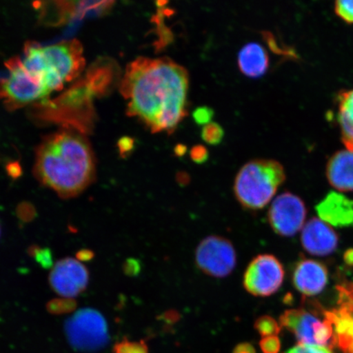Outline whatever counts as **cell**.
Wrapping results in <instances>:
<instances>
[{"label": "cell", "mask_w": 353, "mask_h": 353, "mask_svg": "<svg viewBox=\"0 0 353 353\" xmlns=\"http://www.w3.org/2000/svg\"><path fill=\"white\" fill-rule=\"evenodd\" d=\"M196 262L199 268L210 276L230 275L236 264V254L230 241L218 236L206 237L198 245Z\"/></svg>", "instance_id": "cell-9"}, {"label": "cell", "mask_w": 353, "mask_h": 353, "mask_svg": "<svg viewBox=\"0 0 353 353\" xmlns=\"http://www.w3.org/2000/svg\"><path fill=\"white\" fill-rule=\"evenodd\" d=\"M113 352L114 353H149L148 344L144 341H130L126 338L114 344Z\"/></svg>", "instance_id": "cell-22"}, {"label": "cell", "mask_w": 353, "mask_h": 353, "mask_svg": "<svg viewBox=\"0 0 353 353\" xmlns=\"http://www.w3.org/2000/svg\"><path fill=\"white\" fill-rule=\"evenodd\" d=\"M214 110L209 107H200L194 110L192 117L198 125L205 126L211 123L214 118Z\"/></svg>", "instance_id": "cell-26"}, {"label": "cell", "mask_w": 353, "mask_h": 353, "mask_svg": "<svg viewBox=\"0 0 353 353\" xmlns=\"http://www.w3.org/2000/svg\"><path fill=\"white\" fill-rule=\"evenodd\" d=\"M321 220L331 226H353V201L343 194L331 192L316 206Z\"/></svg>", "instance_id": "cell-15"}, {"label": "cell", "mask_w": 353, "mask_h": 353, "mask_svg": "<svg viewBox=\"0 0 353 353\" xmlns=\"http://www.w3.org/2000/svg\"><path fill=\"white\" fill-rule=\"evenodd\" d=\"M94 251L90 250H81L77 252V259H78L79 262H88L91 261V260L94 258Z\"/></svg>", "instance_id": "cell-32"}, {"label": "cell", "mask_w": 353, "mask_h": 353, "mask_svg": "<svg viewBox=\"0 0 353 353\" xmlns=\"http://www.w3.org/2000/svg\"><path fill=\"white\" fill-rule=\"evenodd\" d=\"M259 347L263 353H279L281 350V341L277 336L263 338L259 342Z\"/></svg>", "instance_id": "cell-27"}, {"label": "cell", "mask_w": 353, "mask_h": 353, "mask_svg": "<svg viewBox=\"0 0 353 353\" xmlns=\"http://www.w3.org/2000/svg\"><path fill=\"white\" fill-rule=\"evenodd\" d=\"M334 12L339 19L347 24H353V1L341 0L335 2Z\"/></svg>", "instance_id": "cell-24"}, {"label": "cell", "mask_w": 353, "mask_h": 353, "mask_svg": "<svg viewBox=\"0 0 353 353\" xmlns=\"http://www.w3.org/2000/svg\"><path fill=\"white\" fill-rule=\"evenodd\" d=\"M77 307V300L70 298L54 299L46 304L47 311L52 315L69 314L76 311Z\"/></svg>", "instance_id": "cell-19"}, {"label": "cell", "mask_w": 353, "mask_h": 353, "mask_svg": "<svg viewBox=\"0 0 353 353\" xmlns=\"http://www.w3.org/2000/svg\"><path fill=\"white\" fill-rule=\"evenodd\" d=\"M254 328L263 338L277 336L281 330L279 322L267 315L260 316L255 321Z\"/></svg>", "instance_id": "cell-20"}, {"label": "cell", "mask_w": 353, "mask_h": 353, "mask_svg": "<svg viewBox=\"0 0 353 353\" xmlns=\"http://www.w3.org/2000/svg\"><path fill=\"white\" fill-rule=\"evenodd\" d=\"M8 77L0 79V99L12 109L46 99L51 91L38 77L26 69L21 59L7 61Z\"/></svg>", "instance_id": "cell-6"}, {"label": "cell", "mask_w": 353, "mask_h": 353, "mask_svg": "<svg viewBox=\"0 0 353 353\" xmlns=\"http://www.w3.org/2000/svg\"><path fill=\"white\" fill-rule=\"evenodd\" d=\"M140 271L139 263L136 260L130 259L125 265V272L126 274L134 276L138 274Z\"/></svg>", "instance_id": "cell-30"}, {"label": "cell", "mask_w": 353, "mask_h": 353, "mask_svg": "<svg viewBox=\"0 0 353 353\" xmlns=\"http://www.w3.org/2000/svg\"><path fill=\"white\" fill-rule=\"evenodd\" d=\"M337 103L342 142L348 151L353 152V88L339 92Z\"/></svg>", "instance_id": "cell-18"}, {"label": "cell", "mask_w": 353, "mask_h": 353, "mask_svg": "<svg viewBox=\"0 0 353 353\" xmlns=\"http://www.w3.org/2000/svg\"><path fill=\"white\" fill-rule=\"evenodd\" d=\"M201 135L205 143L217 145L223 142L224 130L219 123L211 122L203 127Z\"/></svg>", "instance_id": "cell-21"}, {"label": "cell", "mask_w": 353, "mask_h": 353, "mask_svg": "<svg viewBox=\"0 0 353 353\" xmlns=\"http://www.w3.org/2000/svg\"><path fill=\"white\" fill-rule=\"evenodd\" d=\"M188 148L186 145L183 144H178L175 145L174 148V154L178 157H182L185 154L187 153Z\"/></svg>", "instance_id": "cell-33"}, {"label": "cell", "mask_w": 353, "mask_h": 353, "mask_svg": "<svg viewBox=\"0 0 353 353\" xmlns=\"http://www.w3.org/2000/svg\"><path fill=\"white\" fill-rule=\"evenodd\" d=\"M232 353H256V350L252 344L249 343H242L238 344Z\"/></svg>", "instance_id": "cell-31"}, {"label": "cell", "mask_w": 353, "mask_h": 353, "mask_svg": "<svg viewBox=\"0 0 353 353\" xmlns=\"http://www.w3.org/2000/svg\"><path fill=\"white\" fill-rule=\"evenodd\" d=\"M283 165L274 160L256 159L241 168L236 176L234 192L245 209L264 208L285 182Z\"/></svg>", "instance_id": "cell-4"}, {"label": "cell", "mask_w": 353, "mask_h": 353, "mask_svg": "<svg viewBox=\"0 0 353 353\" xmlns=\"http://www.w3.org/2000/svg\"><path fill=\"white\" fill-rule=\"evenodd\" d=\"M301 242L307 253L326 256L337 249L339 238L336 232L323 221L313 218L303 228Z\"/></svg>", "instance_id": "cell-13"}, {"label": "cell", "mask_w": 353, "mask_h": 353, "mask_svg": "<svg viewBox=\"0 0 353 353\" xmlns=\"http://www.w3.org/2000/svg\"><path fill=\"white\" fill-rule=\"evenodd\" d=\"M28 252L42 268L52 267V255L50 250L34 245L29 247Z\"/></svg>", "instance_id": "cell-23"}, {"label": "cell", "mask_w": 353, "mask_h": 353, "mask_svg": "<svg viewBox=\"0 0 353 353\" xmlns=\"http://www.w3.org/2000/svg\"><path fill=\"white\" fill-rule=\"evenodd\" d=\"M284 277V268L275 256L260 254L247 268L243 285L254 296L268 297L281 288Z\"/></svg>", "instance_id": "cell-8"}, {"label": "cell", "mask_w": 353, "mask_h": 353, "mask_svg": "<svg viewBox=\"0 0 353 353\" xmlns=\"http://www.w3.org/2000/svg\"><path fill=\"white\" fill-rule=\"evenodd\" d=\"M16 213L17 218L23 223L32 222L37 215V209H35L34 205L30 202L20 203L17 207Z\"/></svg>", "instance_id": "cell-25"}, {"label": "cell", "mask_w": 353, "mask_h": 353, "mask_svg": "<svg viewBox=\"0 0 353 353\" xmlns=\"http://www.w3.org/2000/svg\"><path fill=\"white\" fill-rule=\"evenodd\" d=\"M328 283V272L324 264L312 259H301L295 265L293 284L304 296L319 294Z\"/></svg>", "instance_id": "cell-14"}, {"label": "cell", "mask_w": 353, "mask_h": 353, "mask_svg": "<svg viewBox=\"0 0 353 353\" xmlns=\"http://www.w3.org/2000/svg\"><path fill=\"white\" fill-rule=\"evenodd\" d=\"M65 338L70 347L79 352L91 353L103 350L110 341L105 317L94 308H82L65 321Z\"/></svg>", "instance_id": "cell-5"}, {"label": "cell", "mask_w": 353, "mask_h": 353, "mask_svg": "<svg viewBox=\"0 0 353 353\" xmlns=\"http://www.w3.org/2000/svg\"><path fill=\"white\" fill-rule=\"evenodd\" d=\"M285 353H333L330 348L299 343Z\"/></svg>", "instance_id": "cell-28"}, {"label": "cell", "mask_w": 353, "mask_h": 353, "mask_svg": "<svg viewBox=\"0 0 353 353\" xmlns=\"http://www.w3.org/2000/svg\"><path fill=\"white\" fill-rule=\"evenodd\" d=\"M21 61L51 92L61 90L65 83L77 79L85 66L83 46L77 39L47 46L28 43Z\"/></svg>", "instance_id": "cell-3"}, {"label": "cell", "mask_w": 353, "mask_h": 353, "mask_svg": "<svg viewBox=\"0 0 353 353\" xmlns=\"http://www.w3.org/2000/svg\"><path fill=\"white\" fill-rule=\"evenodd\" d=\"M188 70L168 57L132 61L121 83L128 114L152 132L169 134L188 116Z\"/></svg>", "instance_id": "cell-1"}, {"label": "cell", "mask_w": 353, "mask_h": 353, "mask_svg": "<svg viewBox=\"0 0 353 353\" xmlns=\"http://www.w3.org/2000/svg\"><path fill=\"white\" fill-rule=\"evenodd\" d=\"M48 281L61 297L74 299L87 289L90 272L78 259L65 258L52 267Z\"/></svg>", "instance_id": "cell-12"}, {"label": "cell", "mask_w": 353, "mask_h": 353, "mask_svg": "<svg viewBox=\"0 0 353 353\" xmlns=\"http://www.w3.org/2000/svg\"><path fill=\"white\" fill-rule=\"evenodd\" d=\"M336 307L323 313L333 330V347L343 353H353V282L337 286Z\"/></svg>", "instance_id": "cell-10"}, {"label": "cell", "mask_w": 353, "mask_h": 353, "mask_svg": "<svg viewBox=\"0 0 353 353\" xmlns=\"http://www.w3.org/2000/svg\"><path fill=\"white\" fill-rule=\"evenodd\" d=\"M33 172L39 183L68 200L81 195L94 182V154L79 132H57L39 144Z\"/></svg>", "instance_id": "cell-2"}, {"label": "cell", "mask_w": 353, "mask_h": 353, "mask_svg": "<svg viewBox=\"0 0 353 353\" xmlns=\"http://www.w3.org/2000/svg\"><path fill=\"white\" fill-rule=\"evenodd\" d=\"M330 184L339 192H353V152H335L326 166Z\"/></svg>", "instance_id": "cell-16"}, {"label": "cell", "mask_w": 353, "mask_h": 353, "mask_svg": "<svg viewBox=\"0 0 353 353\" xmlns=\"http://www.w3.org/2000/svg\"><path fill=\"white\" fill-rule=\"evenodd\" d=\"M237 63L241 72L247 77H262L269 66L268 52L261 44L247 43L239 52Z\"/></svg>", "instance_id": "cell-17"}, {"label": "cell", "mask_w": 353, "mask_h": 353, "mask_svg": "<svg viewBox=\"0 0 353 353\" xmlns=\"http://www.w3.org/2000/svg\"><path fill=\"white\" fill-rule=\"evenodd\" d=\"M0 234H1V228H0Z\"/></svg>", "instance_id": "cell-34"}, {"label": "cell", "mask_w": 353, "mask_h": 353, "mask_svg": "<svg viewBox=\"0 0 353 353\" xmlns=\"http://www.w3.org/2000/svg\"><path fill=\"white\" fill-rule=\"evenodd\" d=\"M210 154L208 149L203 145H196L190 151V157L196 164H204L209 160Z\"/></svg>", "instance_id": "cell-29"}, {"label": "cell", "mask_w": 353, "mask_h": 353, "mask_svg": "<svg viewBox=\"0 0 353 353\" xmlns=\"http://www.w3.org/2000/svg\"><path fill=\"white\" fill-rule=\"evenodd\" d=\"M281 328L294 334L299 343L333 347V330L320 307L319 313L304 308L289 309L279 319Z\"/></svg>", "instance_id": "cell-7"}, {"label": "cell", "mask_w": 353, "mask_h": 353, "mask_svg": "<svg viewBox=\"0 0 353 353\" xmlns=\"http://www.w3.org/2000/svg\"><path fill=\"white\" fill-rule=\"evenodd\" d=\"M307 209L298 196L285 192L277 196L268 211L273 231L281 236H293L304 226Z\"/></svg>", "instance_id": "cell-11"}]
</instances>
